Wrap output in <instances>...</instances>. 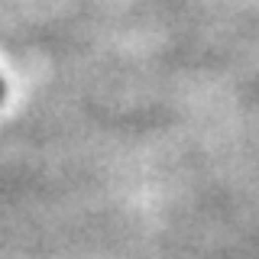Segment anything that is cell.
<instances>
[{"label": "cell", "instance_id": "cell-1", "mask_svg": "<svg viewBox=\"0 0 259 259\" xmlns=\"http://www.w3.org/2000/svg\"><path fill=\"white\" fill-rule=\"evenodd\" d=\"M4 97H7V84H4V78H0V104H4Z\"/></svg>", "mask_w": 259, "mask_h": 259}]
</instances>
